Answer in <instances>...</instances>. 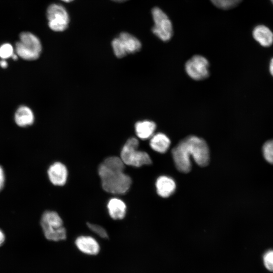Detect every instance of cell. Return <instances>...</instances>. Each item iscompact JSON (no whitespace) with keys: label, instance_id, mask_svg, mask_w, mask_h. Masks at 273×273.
Returning <instances> with one entry per match:
<instances>
[{"label":"cell","instance_id":"28","mask_svg":"<svg viewBox=\"0 0 273 273\" xmlns=\"http://www.w3.org/2000/svg\"><path fill=\"white\" fill-rule=\"evenodd\" d=\"M112 1L117 2H125V1H127V0H112Z\"/></svg>","mask_w":273,"mask_h":273},{"label":"cell","instance_id":"5","mask_svg":"<svg viewBox=\"0 0 273 273\" xmlns=\"http://www.w3.org/2000/svg\"><path fill=\"white\" fill-rule=\"evenodd\" d=\"M15 49L17 55L22 59L34 60L39 57L42 47L36 36L30 32H25L21 33Z\"/></svg>","mask_w":273,"mask_h":273},{"label":"cell","instance_id":"10","mask_svg":"<svg viewBox=\"0 0 273 273\" xmlns=\"http://www.w3.org/2000/svg\"><path fill=\"white\" fill-rule=\"evenodd\" d=\"M48 175L52 184L55 186H62L65 184L67 179V169L63 163L56 162L49 167Z\"/></svg>","mask_w":273,"mask_h":273},{"label":"cell","instance_id":"17","mask_svg":"<svg viewBox=\"0 0 273 273\" xmlns=\"http://www.w3.org/2000/svg\"><path fill=\"white\" fill-rule=\"evenodd\" d=\"M34 115L28 107L22 106L18 108L15 114V121L19 126L25 127L31 125L34 122Z\"/></svg>","mask_w":273,"mask_h":273},{"label":"cell","instance_id":"11","mask_svg":"<svg viewBox=\"0 0 273 273\" xmlns=\"http://www.w3.org/2000/svg\"><path fill=\"white\" fill-rule=\"evenodd\" d=\"M75 244L78 249L81 252L90 255L98 253L100 246L97 241L89 236H80L75 241Z\"/></svg>","mask_w":273,"mask_h":273},{"label":"cell","instance_id":"3","mask_svg":"<svg viewBox=\"0 0 273 273\" xmlns=\"http://www.w3.org/2000/svg\"><path fill=\"white\" fill-rule=\"evenodd\" d=\"M40 225L46 238L58 241L66 238V231L59 215L55 211H46L40 219Z\"/></svg>","mask_w":273,"mask_h":273},{"label":"cell","instance_id":"30","mask_svg":"<svg viewBox=\"0 0 273 273\" xmlns=\"http://www.w3.org/2000/svg\"><path fill=\"white\" fill-rule=\"evenodd\" d=\"M270 1H271V3L273 4V0H270Z\"/></svg>","mask_w":273,"mask_h":273},{"label":"cell","instance_id":"1","mask_svg":"<svg viewBox=\"0 0 273 273\" xmlns=\"http://www.w3.org/2000/svg\"><path fill=\"white\" fill-rule=\"evenodd\" d=\"M171 153L176 167L185 173L191 170V157L200 166L207 165L209 161V150L206 142L195 135H189L180 141L172 149Z\"/></svg>","mask_w":273,"mask_h":273},{"label":"cell","instance_id":"24","mask_svg":"<svg viewBox=\"0 0 273 273\" xmlns=\"http://www.w3.org/2000/svg\"><path fill=\"white\" fill-rule=\"evenodd\" d=\"M5 241V235L4 232L0 229V246H1Z\"/></svg>","mask_w":273,"mask_h":273},{"label":"cell","instance_id":"18","mask_svg":"<svg viewBox=\"0 0 273 273\" xmlns=\"http://www.w3.org/2000/svg\"><path fill=\"white\" fill-rule=\"evenodd\" d=\"M262 151L266 161L273 165V139L268 140L264 143Z\"/></svg>","mask_w":273,"mask_h":273},{"label":"cell","instance_id":"7","mask_svg":"<svg viewBox=\"0 0 273 273\" xmlns=\"http://www.w3.org/2000/svg\"><path fill=\"white\" fill-rule=\"evenodd\" d=\"M152 15L154 23L152 32L161 40L169 41L173 35V27L170 20L158 7L153 8Z\"/></svg>","mask_w":273,"mask_h":273},{"label":"cell","instance_id":"21","mask_svg":"<svg viewBox=\"0 0 273 273\" xmlns=\"http://www.w3.org/2000/svg\"><path fill=\"white\" fill-rule=\"evenodd\" d=\"M87 225L91 231H92L93 232H94L100 237H102L103 238H108V235L106 230L102 226L90 223H87Z\"/></svg>","mask_w":273,"mask_h":273},{"label":"cell","instance_id":"22","mask_svg":"<svg viewBox=\"0 0 273 273\" xmlns=\"http://www.w3.org/2000/svg\"><path fill=\"white\" fill-rule=\"evenodd\" d=\"M263 260L265 267L273 271V250L267 251L263 255Z\"/></svg>","mask_w":273,"mask_h":273},{"label":"cell","instance_id":"2","mask_svg":"<svg viewBox=\"0 0 273 273\" xmlns=\"http://www.w3.org/2000/svg\"><path fill=\"white\" fill-rule=\"evenodd\" d=\"M102 188L106 192L114 194H123L129 189L132 180L123 170L106 166L102 163L98 168Z\"/></svg>","mask_w":273,"mask_h":273},{"label":"cell","instance_id":"14","mask_svg":"<svg viewBox=\"0 0 273 273\" xmlns=\"http://www.w3.org/2000/svg\"><path fill=\"white\" fill-rule=\"evenodd\" d=\"M156 187L159 196L167 198L173 193L176 185L171 178L166 176H161L156 180Z\"/></svg>","mask_w":273,"mask_h":273},{"label":"cell","instance_id":"27","mask_svg":"<svg viewBox=\"0 0 273 273\" xmlns=\"http://www.w3.org/2000/svg\"><path fill=\"white\" fill-rule=\"evenodd\" d=\"M12 59L13 60H17V58H18V55H16V54H14L12 56Z\"/></svg>","mask_w":273,"mask_h":273},{"label":"cell","instance_id":"8","mask_svg":"<svg viewBox=\"0 0 273 273\" xmlns=\"http://www.w3.org/2000/svg\"><path fill=\"white\" fill-rule=\"evenodd\" d=\"M49 27L54 31L66 30L69 23V16L66 9L62 5L53 4L47 11Z\"/></svg>","mask_w":273,"mask_h":273},{"label":"cell","instance_id":"25","mask_svg":"<svg viewBox=\"0 0 273 273\" xmlns=\"http://www.w3.org/2000/svg\"><path fill=\"white\" fill-rule=\"evenodd\" d=\"M269 70L271 75L273 76V58L270 61Z\"/></svg>","mask_w":273,"mask_h":273},{"label":"cell","instance_id":"4","mask_svg":"<svg viewBox=\"0 0 273 273\" xmlns=\"http://www.w3.org/2000/svg\"><path fill=\"white\" fill-rule=\"evenodd\" d=\"M139 145L138 140L134 137L129 138L126 142L120 153V158L125 165L138 167L152 163L147 153L138 150Z\"/></svg>","mask_w":273,"mask_h":273},{"label":"cell","instance_id":"20","mask_svg":"<svg viewBox=\"0 0 273 273\" xmlns=\"http://www.w3.org/2000/svg\"><path fill=\"white\" fill-rule=\"evenodd\" d=\"M14 54V49L11 44L6 43L0 47V57L2 59L12 57Z\"/></svg>","mask_w":273,"mask_h":273},{"label":"cell","instance_id":"12","mask_svg":"<svg viewBox=\"0 0 273 273\" xmlns=\"http://www.w3.org/2000/svg\"><path fill=\"white\" fill-rule=\"evenodd\" d=\"M253 37L261 46L268 47L273 43V33L267 26L258 25L252 31Z\"/></svg>","mask_w":273,"mask_h":273},{"label":"cell","instance_id":"23","mask_svg":"<svg viewBox=\"0 0 273 273\" xmlns=\"http://www.w3.org/2000/svg\"><path fill=\"white\" fill-rule=\"evenodd\" d=\"M5 173L3 167L0 165V192L4 187L5 183Z\"/></svg>","mask_w":273,"mask_h":273},{"label":"cell","instance_id":"29","mask_svg":"<svg viewBox=\"0 0 273 273\" xmlns=\"http://www.w3.org/2000/svg\"><path fill=\"white\" fill-rule=\"evenodd\" d=\"M61 1L64 2L69 3V2L73 1V0H61Z\"/></svg>","mask_w":273,"mask_h":273},{"label":"cell","instance_id":"6","mask_svg":"<svg viewBox=\"0 0 273 273\" xmlns=\"http://www.w3.org/2000/svg\"><path fill=\"white\" fill-rule=\"evenodd\" d=\"M111 44L114 55L119 58L136 53L142 48L141 42L136 37L125 32L113 39Z\"/></svg>","mask_w":273,"mask_h":273},{"label":"cell","instance_id":"9","mask_svg":"<svg viewBox=\"0 0 273 273\" xmlns=\"http://www.w3.org/2000/svg\"><path fill=\"white\" fill-rule=\"evenodd\" d=\"M209 63L204 57L197 55L188 60L185 69L188 76L195 80H201L209 75Z\"/></svg>","mask_w":273,"mask_h":273},{"label":"cell","instance_id":"16","mask_svg":"<svg viewBox=\"0 0 273 273\" xmlns=\"http://www.w3.org/2000/svg\"><path fill=\"white\" fill-rule=\"evenodd\" d=\"M170 143V139L165 134L158 132L150 138V146L154 151L164 153L169 149Z\"/></svg>","mask_w":273,"mask_h":273},{"label":"cell","instance_id":"15","mask_svg":"<svg viewBox=\"0 0 273 273\" xmlns=\"http://www.w3.org/2000/svg\"><path fill=\"white\" fill-rule=\"evenodd\" d=\"M108 212L111 217L115 220L123 219L126 214V206L121 199H111L107 204Z\"/></svg>","mask_w":273,"mask_h":273},{"label":"cell","instance_id":"13","mask_svg":"<svg viewBox=\"0 0 273 273\" xmlns=\"http://www.w3.org/2000/svg\"><path fill=\"white\" fill-rule=\"evenodd\" d=\"M156 129V123L149 120L138 121L134 125L136 135L143 140L150 139L154 134Z\"/></svg>","mask_w":273,"mask_h":273},{"label":"cell","instance_id":"26","mask_svg":"<svg viewBox=\"0 0 273 273\" xmlns=\"http://www.w3.org/2000/svg\"><path fill=\"white\" fill-rule=\"evenodd\" d=\"M0 66L3 68H6L8 66V63L4 59L0 60Z\"/></svg>","mask_w":273,"mask_h":273},{"label":"cell","instance_id":"19","mask_svg":"<svg viewBox=\"0 0 273 273\" xmlns=\"http://www.w3.org/2000/svg\"><path fill=\"white\" fill-rule=\"evenodd\" d=\"M217 8L229 10L236 7L242 0H210Z\"/></svg>","mask_w":273,"mask_h":273}]
</instances>
